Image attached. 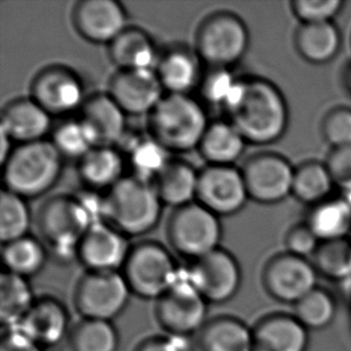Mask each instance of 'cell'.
Masks as SVG:
<instances>
[{
	"mask_svg": "<svg viewBox=\"0 0 351 351\" xmlns=\"http://www.w3.org/2000/svg\"><path fill=\"white\" fill-rule=\"evenodd\" d=\"M224 110L229 123L253 145H270L280 141L289 125L285 96L263 78H239Z\"/></svg>",
	"mask_w": 351,
	"mask_h": 351,
	"instance_id": "1",
	"label": "cell"
},
{
	"mask_svg": "<svg viewBox=\"0 0 351 351\" xmlns=\"http://www.w3.org/2000/svg\"><path fill=\"white\" fill-rule=\"evenodd\" d=\"M149 131L171 152L198 149L209 126L203 106L190 95L166 94L147 115Z\"/></svg>",
	"mask_w": 351,
	"mask_h": 351,
	"instance_id": "2",
	"label": "cell"
},
{
	"mask_svg": "<svg viewBox=\"0 0 351 351\" xmlns=\"http://www.w3.org/2000/svg\"><path fill=\"white\" fill-rule=\"evenodd\" d=\"M3 167L5 190L27 198L45 195L57 184L62 169V157L51 141L19 144L14 147Z\"/></svg>",
	"mask_w": 351,
	"mask_h": 351,
	"instance_id": "3",
	"label": "cell"
},
{
	"mask_svg": "<svg viewBox=\"0 0 351 351\" xmlns=\"http://www.w3.org/2000/svg\"><path fill=\"white\" fill-rule=\"evenodd\" d=\"M105 197L107 222L123 235L149 233L161 219L163 203L150 181L126 176Z\"/></svg>",
	"mask_w": 351,
	"mask_h": 351,
	"instance_id": "4",
	"label": "cell"
},
{
	"mask_svg": "<svg viewBox=\"0 0 351 351\" xmlns=\"http://www.w3.org/2000/svg\"><path fill=\"white\" fill-rule=\"evenodd\" d=\"M250 46V33L239 16L227 11L210 14L195 35V53L211 69H230Z\"/></svg>",
	"mask_w": 351,
	"mask_h": 351,
	"instance_id": "5",
	"label": "cell"
},
{
	"mask_svg": "<svg viewBox=\"0 0 351 351\" xmlns=\"http://www.w3.org/2000/svg\"><path fill=\"white\" fill-rule=\"evenodd\" d=\"M90 219L77 197L59 195L47 200L38 213V229L58 259L69 261L78 256V247Z\"/></svg>",
	"mask_w": 351,
	"mask_h": 351,
	"instance_id": "6",
	"label": "cell"
},
{
	"mask_svg": "<svg viewBox=\"0 0 351 351\" xmlns=\"http://www.w3.org/2000/svg\"><path fill=\"white\" fill-rule=\"evenodd\" d=\"M179 275L169 252L156 242H142L131 248L123 266L130 289L145 299H161Z\"/></svg>",
	"mask_w": 351,
	"mask_h": 351,
	"instance_id": "7",
	"label": "cell"
},
{
	"mask_svg": "<svg viewBox=\"0 0 351 351\" xmlns=\"http://www.w3.org/2000/svg\"><path fill=\"white\" fill-rule=\"evenodd\" d=\"M167 235L176 252L195 261L219 248L222 226L217 215L193 202L173 213Z\"/></svg>",
	"mask_w": 351,
	"mask_h": 351,
	"instance_id": "8",
	"label": "cell"
},
{
	"mask_svg": "<svg viewBox=\"0 0 351 351\" xmlns=\"http://www.w3.org/2000/svg\"><path fill=\"white\" fill-rule=\"evenodd\" d=\"M241 173L250 199L259 204H277L293 195L295 169L280 155L263 152L250 157Z\"/></svg>",
	"mask_w": 351,
	"mask_h": 351,
	"instance_id": "9",
	"label": "cell"
},
{
	"mask_svg": "<svg viewBox=\"0 0 351 351\" xmlns=\"http://www.w3.org/2000/svg\"><path fill=\"white\" fill-rule=\"evenodd\" d=\"M130 293L128 282L118 271H90L77 288L76 304L84 318L110 322L126 307Z\"/></svg>",
	"mask_w": 351,
	"mask_h": 351,
	"instance_id": "10",
	"label": "cell"
},
{
	"mask_svg": "<svg viewBox=\"0 0 351 351\" xmlns=\"http://www.w3.org/2000/svg\"><path fill=\"white\" fill-rule=\"evenodd\" d=\"M317 278L313 263L288 252L271 258L263 272L266 291L285 304H296L317 289Z\"/></svg>",
	"mask_w": 351,
	"mask_h": 351,
	"instance_id": "11",
	"label": "cell"
},
{
	"mask_svg": "<svg viewBox=\"0 0 351 351\" xmlns=\"http://www.w3.org/2000/svg\"><path fill=\"white\" fill-rule=\"evenodd\" d=\"M206 302L191 283L187 274H180L171 289L158 299V320L171 335L186 337L204 325L208 313Z\"/></svg>",
	"mask_w": 351,
	"mask_h": 351,
	"instance_id": "12",
	"label": "cell"
},
{
	"mask_svg": "<svg viewBox=\"0 0 351 351\" xmlns=\"http://www.w3.org/2000/svg\"><path fill=\"white\" fill-rule=\"evenodd\" d=\"M250 199L241 169L208 166L199 171L197 202L217 216L240 213Z\"/></svg>",
	"mask_w": 351,
	"mask_h": 351,
	"instance_id": "13",
	"label": "cell"
},
{
	"mask_svg": "<svg viewBox=\"0 0 351 351\" xmlns=\"http://www.w3.org/2000/svg\"><path fill=\"white\" fill-rule=\"evenodd\" d=\"M187 276L202 296L215 304L232 299L241 285L237 259L221 247L193 261Z\"/></svg>",
	"mask_w": 351,
	"mask_h": 351,
	"instance_id": "14",
	"label": "cell"
},
{
	"mask_svg": "<svg viewBox=\"0 0 351 351\" xmlns=\"http://www.w3.org/2000/svg\"><path fill=\"white\" fill-rule=\"evenodd\" d=\"M32 97L52 117L81 110L86 100L81 78L60 65L38 72L32 83Z\"/></svg>",
	"mask_w": 351,
	"mask_h": 351,
	"instance_id": "15",
	"label": "cell"
},
{
	"mask_svg": "<svg viewBox=\"0 0 351 351\" xmlns=\"http://www.w3.org/2000/svg\"><path fill=\"white\" fill-rule=\"evenodd\" d=\"M77 33L91 43L108 45L128 27V14L115 0H82L72 12Z\"/></svg>",
	"mask_w": 351,
	"mask_h": 351,
	"instance_id": "16",
	"label": "cell"
},
{
	"mask_svg": "<svg viewBox=\"0 0 351 351\" xmlns=\"http://www.w3.org/2000/svg\"><path fill=\"white\" fill-rule=\"evenodd\" d=\"M110 97L128 115H149L165 96L155 70H119L110 80Z\"/></svg>",
	"mask_w": 351,
	"mask_h": 351,
	"instance_id": "17",
	"label": "cell"
},
{
	"mask_svg": "<svg viewBox=\"0 0 351 351\" xmlns=\"http://www.w3.org/2000/svg\"><path fill=\"white\" fill-rule=\"evenodd\" d=\"M131 248L126 235L110 223H99L88 229L78 247V258L94 272L118 271L125 266Z\"/></svg>",
	"mask_w": 351,
	"mask_h": 351,
	"instance_id": "18",
	"label": "cell"
},
{
	"mask_svg": "<svg viewBox=\"0 0 351 351\" xmlns=\"http://www.w3.org/2000/svg\"><path fill=\"white\" fill-rule=\"evenodd\" d=\"M52 115L33 97H21L9 102L1 112L0 130L12 142L19 144L40 142L51 131Z\"/></svg>",
	"mask_w": 351,
	"mask_h": 351,
	"instance_id": "19",
	"label": "cell"
},
{
	"mask_svg": "<svg viewBox=\"0 0 351 351\" xmlns=\"http://www.w3.org/2000/svg\"><path fill=\"white\" fill-rule=\"evenodd\" d=\"M155 71L167 94L176 95H189L204 76L198 54L184 46L168 48L160 56Z\"/></svg>",
	"mask_w": 351,
	"mask_h": 351,
	"instance_id": "20",
	"label": "cell"
},
{
	"mask_svg": "<svg viewBox=\"0 0 351 351\" xmlns=\"http://www.w3.org/2000/svg\"><path fill=\"white\" fill-rule=\"evenodd\" d=\"M126 117L107 93L86 97L80 119L94 134L97 147H115L126 134Z\"/></svg>",
	"mask_w": 351,
	"mask_h": 351,
	"instance_id": "21",
	"label": "cell"
},
{
	"mask_svg": "<svg viewBox=\"0 0 351 351\" xmlns=\"http://www.w3.org/2000/svg\"><path fill=\"white\" fill-rule=\"evenodd\" d=\"M307 348L308 330L296 317L270 315L253 330V351H306Z\"/></svg>",
	"mask_w": 351,
	"mask_h": 351,
	"instance_id": "22",
	"label": "cell"
},
{
	"mask_svg": "<svg viewBox=\"0 0 351 351\" xmlns=\"http://www.w3.org/2000/svg\"><path fill=\"white\" fill-rule=\"evenodd\" d=\"M69 328V314L56 300L35 302L27 317L16 326L40 347H53L62 342ZM11 330V328H9Z\"/></svg>",
	"mask_w": 351,
	"mask_h": 351,
	"instance_id": "23",
	"label": "cell"
},
{
	"mask_svg": "<svg viewBox=\"0 0 351 351\" xmlns=\"http://www.w3.org/2000/svg\"><path fill=\"white\" fill-rule=\"evenodd\" d=\"M119 70H155L160 53L152 36L143 29L128 27L108 46Z\"/></svg>",
	"mask_w": 351,
	"mask_h": 351,
	"instance_id": "24",
	"label": "cell"
},
{
	"mask_svg": "<svg viewBox=\"0 0 351 351\" xmlns=\"http://www.w3.org/2000/svg\"><path fill=\"white\" fill-rule=\"evenodd\" d=\"M300 57L315 65L333 60L342 46V35L337 25L328 23L301 24L294 38Z\"/></svg>",
	"mask_w": 351,
	"mask_h": 351,
	"instance_id": "25",
	"label": "cell"
},
{
	"mask_svg": "<svg viewBox=\"0 0 351 351\" xmlns=\"http://www.w3.org/2000/svg\"><path fill=\"white\" fill-rule=\"evenodd\" d=\"M199 171L187 162L171 160L154 180V186L163 205L176 209L197 200Z\"/></svg>",
	"mask_w": 351,
	"mask_h": 351,
	"instance_id": "26",
	"label": "cell"
},
{
	"mask_svg": "<svg viewBox=\"0 0 351 351\" xmlns=\"http://www.w3.org/2000/svg\"><path fill=\"white\" fill-rule=\"evenodd\" d=\"M82 180L90 190L110 191L121 180L125 160L115 147H96L78 162Z\"/></svg>",
	"mask_w": 351,
	"mask_h": 351,
	"instance_id": "27",
	"label": "cell"
},
{
	"mask_svg": "<svg viewBox=\"0 0 351 351\" xmlns=\"http://www.w3.org/2000/svg\"><path fill=\"white\" fill-rule=\"evenodd\" d=\"M246 144L241 133L227 120L209 123L198 149L209 166H234Z\"/></svg>",
	"mask_w": 351,
	"mask_h": 351,
	"instance_id": "28",
	"label": "cell"
},
{
	"mask_svg": "<svg viewBox=\"0 0 351 351\" xmlns=\"http://www.w3.org/2000/svg\"><path fill=\"white\" fill-rule=\"evenodd\" d=\"M306 224L320 242L346 239L351 232L350 206L343 198L328 199L313 206Z\"/></svg>",
	"mask_w": 351,
	"mask_h": 351,
	"instance_id": "29",
	"label": "cell"
},
{
	"mask_svg": "<svg viewBox=\"0 0 351 351\" xmlns=\"http://www.w3.org/2000/svg\"><path fill=\"white\" fill-rule=\"evenodd\" d=\"M35 302L28 280L4 272L0 277V320L6 330L16 328Z\"/></svg>",
	"mask_w": 351,
	"mask_h": 351,
	"instance_id": "30",
	"label": "cell"
},
{
	"mask_svg": "<svg viewBox=\"0 0 351 351\" xmlns=\"http://www.w3.org/2000/svg\"><path fill=\"white\" fill-rule=\"evenodd\" d=\"M335 184L325 163L304 162L295 169L293 195L304 204H320L330 199Z\"/></svg>",
	"mask_w": 351,
	"mask_h": 351,
	"instance_id": "31",
	"label": "cell"
},
{
	"mask_svg": "<svg viewBox=\"0 0 351 351\" xmlns=\"http://www.w3.org/2000/svg\"><path fill=\"white\" fill-rule=\"evenodd\" d=\"M202 346L204 351H252L253 331L237 319H217L204 328Z\"/></svg>",
	"mask_w": 351,
	"mask_h": 351,
	"instance_id": "32",
	"label": "cell"
},
{
	"mask_svg": "<svg viewBox=\"0 0 351 351\" xmlns=\"http://www.w3.org/2000/svg\"><path fill=\"white\" fill-rule=\"evenodd\" d=\"M46 258L47 254L43 243L29 235L5 243L3 250V261L8 272L24 278L41 271Z\"/></svg>",
	"mask_w": 351,
	"mask_h": 351,
	"instance_id": "33",
	"label": "cell"
},
{
	"mask_svg": "<svg viewBox=\"0 0 351 351\" xmlns=\"http://www.w3.org/2000/svg\"><path fill=\"white\" fill-rule=\"evenodd\" d=\"M169 154L171 152L150 134L147 137L136 139L131 144L128 154L132 176L154 182L165 167L171 161Z\"/></svg>",
	"mask_w": 351,
	"mask_h": 351,
	"instance_id": "34",
	"label": "cell"
},
{
	"mask_svg": "<svg viewBox=\"0 0 351 351\" xmlns=\"http://www.w3.org/2000/svg\"><path fill=\"white\" fill-rule=\"evenodd\" d=\"M51 142L62 160L78 162L97 147L94 134L80 118L66 120L54 128Z\"/></svg>",
	"mask_w": 351,
	"mask_h": 351,
	"instance_id": "35",
	"label": "cell"
},
{
	"mask_svg": "<svg viewBox=\"0 0 351 351\" xmlns=\"http://www.w3.org/2000/svg\"><path fill=\"white\" fill-rule=\"evenodd\" d=\"M32 223L28 204L21 195L4 190L0 197V239L3 243L27 237Z\"/></svg>",
	"mask_w": 351,
	"mask_h": 351,
	"instance_id": "36",
	"label": "cell"
},
{
	"mask_svg": "<svg viewBox=\"0 0 351 351\" xmlns=\"http://www.w3.org/2000/svg\"><path fill=\"white\" fill-rule=\"evenodd\" d=\"M313 259L318 274L328 280H348L351 277V241L348 237L320 242Z\"/></svg>",
	"mask_w": 351,
	"mask_h": 351,
	"instance_id": "37",
	"label": "cell"
},
{
	"mask_svg": "<svg viewBox=\"0 0 351 351\" xmlns=\"http://www.w3.org/2000/svg\"><path fill=\"white\" fill-rule=\"evenodd\" d=\"M295 317L307 330L328 328L336 317L332 296L323 289H314L295 304Z\"/></svg>",
	"mask_w": 351,
	"mask_h": 351,
	"instance_id": "38",
	"label": "cell"
},
{
	"mask_svg": "<svg viewBox=\"0 0 351 351\" xmlns=\"http://www.w3.org/2000/svg\"><path fill=\"white\" fill-rule=\"evenodd\" d=\"M118 333L110 322L86 319L72 336L75 351H117Z\"/></svg>",
	"mask_w": 351,
	"mask_h": 351,
	"instance_id": "39",
	"label": "cell"
},
{
	"mask_svg": "<svg viewBox=\"0 0 351 351\" xmlns=\"http://www.w3.org/2000/svg\"><path fill=\"white\" fill-rule=\"evenodd\" d=\"M237 82L239 78H235L229 69H211L200 82V91L210 105L226 110Z\"/></svg>",
	"mask_w": 351,
	"mask_h": 351,
	"instance_id": "40",
	"label": "cell"
},
{
	"mask_svg": "<svg viewBox=\"0 0 351 351\" xmlns=\"http://www.w3.org/2000/svg\"><path fill=\"white\" fill-rule=\"evenodd\" d=\"M342 0H294L290 8L301 24L328 23L342 11Z\"/></svg>",
	"mask_w": 351,
	"mask_h": 351,
	"instance_id": "41",
	"label": "cell"
},
{
	"mask_svg": "<svg viewBox=\"0 0 351 351\" xmlns=\"http://www.w3.org/2000/svg\"><path fill=\"white\" fill-rule=\"evenodd\" d=\"M324 139L332 147H351V110L338 107L325 115L322 123Z\"/></svg>",
	"mask_w": 351,
	"mask_h": 351,
	"instance_id": "42",
	"label": "cell"
},
{
	"mask_svg": "<svg viewBox=\"0 0 351 351\" xmlns=\"http://www.w3.org/2000/svg\"><path fill=\"white\" fill-rule=\"evenodd\" d=\"M325 165L335 186L343 192L351 190V147L332 149Z\"/></svg>",
	"mask_w": 351,
	"mask_h": 351,
	"instance_id": "43",
	"label": "cell"
},
{
	"mask_svg": "<svg viewBox=\"0 0 351 351\" xmlns=\"http://www.w3.org/2000/svg\"><path fill=\"white\" fill-rule=\"evenodd\" d=\"M320 241L307 224H299L290 229L285 237V246L288 253L306 258L314 256Z\"/></svg>",
	"mask_w": 351,
	"mask_h": 351,
	"instance_id": "44",
	"label": "cell"
},
{
	"mask_svg": "<svg viewBox=\"0 0 351 351\" xmlns=\"http://www.w3.org/2000/svg\"><path fill=\"white\" fill-rule=\"evenodd\" d=\"M0 351H43V347L19 332V330H8L0 344Z\"/></svg>",
	"mask_w": 351,
	"mask_h": 351,
	"instance_id": "45",
	"label": "cell"
},
{
	"mask_svg": "<svg viewBox=\"0 0 351 351\" xmlns=\"http://www.w3.org/2000/svg\"><path fill=\"white\" fill-rule=\"evenodd\" d=\"M138 351H189V344L182 336L156 338L144 343Z\"/></svg>",
	"mask_w": 351,
	"mask_h": 351,
	"instance_id": "46",
	"label": "cell"
},
{
	"mask_svg": "<svg viewBox=\"0 0 351 351\" xmlns=\"http://www.w3.org/2000/svg\"><path fill=\"white\" fill-rule=\"evenodd\" d=\"M0 142H1V145H0V154H1V163H4L6 161V158L9 157L11 152L14 150L12 147H11V139H10L9 136L4 132V131H1L0 130Z\"/></svg>",
	"mask_w": 351,
	"mask_h": 351,
	"instance_id": "47",
	"label": "cell"
},
{
	"mask_svg": "<svg viewBox=\"0 0 351 351\" xmlns=\"http://www.w3.org/2000/svg\"><path fill=\"white\" fill-rule=\"evenodd\" d=\"M343 199L347 202V204L349 205V206H350L351 209V190L346 191V192H344V195H343Z\"/></svg>",
	"mask_w": 351,
	"mask_h": 351,
	"instance_id": "48",
	"label": "cell"
},
{
	"mask_svg": "<svg viewBox=\"0 0 351 351\" xmlns=\"http://www.w3.org/2000/svg\"><path fill=\"white\" fill-rule=\"evenodd\" d=\"M348 283H349V290H350L351 293V277L349 278V280H347Z\"/></svg>",
	"mask_w": 351,
	"mask_h": 351,
	"instance_id": "49",
	"label": "cell"
},
{
	"mask_svg": "<svg viewBox=\"0 0 351 351\" xmlns=\"http://www.w3.org/2000/svg\"><path fill=\"white\" fill-rule=\"evenodd\" d=\"M349 86H350L351 88V70L350 73H349Z\"/></svg>",
	"mask_w": 351,
	"mask_h": 351,
	"instance_id": "50",
	"label": "cell"
},
{
	"mask_svg": "<svg viewBox=\"0 0 351 351\" xmlns=\"http://www.w3.org/2000/svg\"><path fill=\"white\" fill-rule=\"evenodd\" d=\"M252 351H253V350H252Z\"/></svg>",
	"mask_w": 351,
	"mask_h": 351,
	"instance_id": "51",
	"label": "cell"
}]
</instances>
